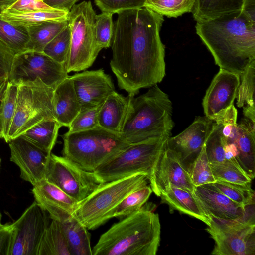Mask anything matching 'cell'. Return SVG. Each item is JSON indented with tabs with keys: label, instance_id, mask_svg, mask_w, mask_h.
<instances>
[{
	"label": "cell",
	"instance_id": "obj_1",
	"mask_svg": "<svg viewBox=\"0 0 255 255\" xmlns=\"http://www.w3.org/2000/svg\"><path fill=\"white\" fill-rule=\"evenodd\" d=\"M164 16L144 7L118 14L110 61L119 87L135 96L165 76V47L160 31Z\"/></svg>",
	"mask_w": 255,
	"mask_h": 255
},
{
	"label": "cell",
	"instance_id": "obj_2",
	"mask_svg": "<svg viewBox=\"0 0 255 255\" xmlns=\"http://www.w3.org/2000/svg\"><path fill=\"white\" fill-rule=\"evenodd\" d=\"M195 29L220 69L240 75L255 60V18L245 11L197 21Z\"/></svg>",
	"mask_w": 255,
	"mask_h": 255
},
{
	"label": "cell",
	"instance_id": "obj_3",
	"mask_svg": "<svg viewBox=\"0 0 255 255\" xmlns=\"http://www.w3.org/2000/svg\"><path fill=\"white\" fill-rule=\"evenodd\" d=\"M152 204L120 219L102 234L92 255H155L160 246L161 225Z\"/></svg>",
	"mask_w": 255,
	"mask_h": 255
},
{
	"label": "cell",
	"instance_id": "obj_4",
	"mask_svg": "<svg viewBox=\"0 0 255 255\" xmlns=\"http://www.w3.org/2000/svg\"><path fill=\"white\" fill-rule=\"evenodd\" d=\"M131 95L121 136L130 144L170 137L174 127L172 104L157 84L137 97Z\"/></svg>",
	"mask_w": 255,
	"mask_h": 255
},
{
	"label": "cell",
	"instance_id": "obj_5",
	"mask_svg": "<svg viewBox=\"0 0 255 255\" xmlns=\"http://www.w3.org/2000/svg\"><path fill=\"white\" fill-rule=\"evenodd\" d=\"M62 137V156L89 172H94L130 145L120 133L99 126L87 130L67 132Z\"/></svg>",
	"mask_w": 255,
	"mask_h": 255
},
{
	"label": "cell",
	"instance_id": "obj_6",
	"mask_svg": "<svg viewBox=\"0 0 255 255\" xmlns=\"http://www.w3.org/2000/svg\"><path fill=\"white\" fill-rule=\"evenodd\" d=\"M148 184L144 173L104 183L79 203L74 216L88 230L95 229L113 218L115 208L127 195Z\"/></svg>",
	"mask_w": 255,
	"mask_h": 255
},
{
	"label": "cell",
	"instance_id": "obj_7",
	"mask_svg": "<svg viewBox=\"0 0 255 255\" xmlns=\"http://www.w3.org/2000/svg\"><path fill=\"white\" fill-rule=\"evenodd\" d=\"M96 15L90 1L75 4L69 12L71 45L66 66L67 73L90 67L101 50L95 38Z\"/></svg>",
	"mask_w": 255,
	"mask_h": 255
},
{
	"label": "cell",
	"instance_id": "obj_8",
	"mask_svg": "<svg viewBox=\"0 0 255 255\" xmlns=\"http://www.w3.org/2000/svg\"><path fill=\"white\" fill-rule=\"evenodd\" d=\"M18 86L15 110L7 143L37 124L55 119L52 103L53 88L44 84L39 78Z\"/></svg>",
	"mask_w": 255,
	"mask_h": 255
},
{
	"label": "cell",
	"instance_id": "obj_9",
	"mask_svg": "<svg viewBox=\"0 0 255 255\" xmlns=\"http://www.w3.org/2000/svg\"><path fill=\"white\" fill-rule=\"evenodd\" d=\"M168 138L151 139L130 144L94 172L104 183L138 173H146L149 177Z\"/></svg>",
	"mask_w": 255,
	"mask_h": 255
},
{
	"label": "cell",
	"instance_id": "obj_10",
	"mask_svg": "<svg viewBox=\"0 0 255 255\" xmlns=\"http://www.w3.org/2000/svg\"><path fill=\"white\" fill-rule=\"evenodd\" d=\"M206 231L215 242L214 255H255V216L238 220L211 218Z\"/></svg>",
	"mask_w": 255,
	"mask_h": 255
},
{
	"label": "cell",
	"instance_id": "obj_11",
	"mask_svg": "<svg viewBox=\"0 0 255 255\" xmlns=\"http://www.w3.org/2000/svg\"><path fill=\"white\" fill-rule=\"evenodd\" d=\"M68 77L63 65L43 52L27 50L14 56L8 81L18 85L39 78L55 89Z\"/></svg>",
	"mask_w": 255,
	"mask_h": 255
},
{
	"label": "cell",
	"instance_id": "obj_12",
	"mask_svg": "<svg viewBox=\"0 0 255 255\" xmlns=\"http://www.w3.org/2000/svg\"><path fill=\"white\" fill-rule=\"evenodd\" d=\"M45 179L79 202L104 183L94 172L86 171L66 157L52 153Z\"/></svg>",
	"mask_w": 255,
	"mask_h": 255
},
{
	"label": "cell",
	"instance_id": "obj_13",
	"mask_svg": "<svg viewBox=\"0 0 255 255\" xmlns=\"http://www.w3.org/2000/svg\"><path fill=\"white\" fill-rule=\"evenodd\" d=\"M48 213L35 201L14 222L9 255H38L42 237L48 227Z\"/></svg>",
	"mask_w": 255,
	"mask_h": 255
},
{
	"label": "cell",
	"instance_id": "obj_14",
	"mask_svg": "<svg viewBox=\"0 0 255 255\" xmlns=\"http://www.w3.org/2000/svg\"><path fill=\"white\" fill-rule=\"evenodd\" d=\"M148 180L152 192L158 197L170 186L191 191L195 188L185 165L177 154L166 146L149 176Z\"/></svg>",
	"mask_w": 255,
	"mask_h": 255
},
{
	"label": "cell",
	"instance_id": "obj_15",
	"mask_svg": "<svg viewBox=\"0 0 255 255\" xmlns=\"http://www.w3.org/2000/svg\"><path fill=\"white\" fill-rule=\"evenodd\" d=\"M11 161L19 168L20 178L33 186L45 178L51 153L19 136L8 143Z\"/></svg>",
	"mask_w": 255,
	"mask_h": 255
},
{
	"label": "cell",
	"instance_id": "obj_16",
	"mask_svg": "<svg viewBox=\"0 0 255 255\" xmlns=\"http://www.w3.org/2000/svg\"><path fill=\"white\" fill-rule=\"evenodd\" d=\"M240 82V75L220 68L203 99L205 116L213 121L217 115L234 105Z\"/></svg>",
	"mask_w": 255,
	"mask_h": 255
},
{
	"label": "cell",
	"instance_id": "obj_17",
	"mask_svg": "<svg viewBox=\"0 0 255 255\" xmlns=\"http://www.w3.org/2000/svg\"><path fill=\"white\" fill-rule=\"evenodd\" d=\"M70 77L81 108L99 106L115 91L111 76L103 69L86 70Z\"/></svg>",
	"mask_w": 255,
	"mask_h": 255
},
{
	"label": "cell",
	"instance_id": "obj_18",
	"mask_svg": "<svg viewBox=\"0 0 255 255\" xmlns=\"http://www.w3.org/2000/svg\"><path fill=\"white\" fill-rule=\"evenodd\" d=\"M208 216L226 220H238L255 216V211L232 201L212 183L195 187L193 191Z\"/></svg>",
	"mask_w": 255,
	"mask_h": 255
},
{
	"label": "cell",
	"instance_id": "obj_19",
	"mask_svg": "<svg viewBox=\"0 0 255 255\" xmlns=\"http://www.w3.org/2000/svg\"><path fill=\"white\" fill-rule=\"evenodd\" d=\"M32 192L50 218L60 223L73 216L79 203L45 178L33 185Z\"/></svg>",
	"mask_w": 255,
	"mask_h": 255
},
{
	"label": "cell",
	"instance_id": "obj_20",
	"mask_svg": "<svg viewBox=\"0 0 255 255\" xmlns=\"http://www.w3.org/2000/svg\"><path fill=\"white\" fill-rule=\"evenodd\" d=\"M213 121L206 116L196 117L185 130L174 137H169L166 143L185 164L193 161L203 148L213 125Z\"/></svg>",
	"mask_w": 255,
	"mask_h": 255
},
{
	"label": "cell",
	"instance_id": "obj_21",
	"mask_svg": "<svg viewBox=\"0 0 255 255\" xmlns=\"http://www.w3.org/2000/svg\"><path fill=\"white\" fill-rule=\"evenodd\" d=\"M226 139L235 144L238 162L253 179L255 176V129L241 121L234 126L231 134Z\"/></svg>",
	"mask_w": 255,
	"mask_h": 255
},
{
	"label": "cell",
	"instance_id": "obj_22",
	"mask_svg": "<svg viewBox=\"0 0 255 255\" xmlns=\"http://www.w3.org/2000/svg\"><path fill=\"white\" fill-rule=\"evenodd\" d=\"M161 203L167 204L170 211L174 210L187 214L205 223L210 224L211 218L199 203L193 191L170 186L162 192L160 196Z\"/></svg>",
	"mask_w": 255,
	"mask_h": 255
},
{
	"label": "cell",
	"instance_id": "obj_23",
	"mask_svg": "<svg viewBox=\"0 0 255 255\" xmlns=\"http://www.w3.org/2000/svg\"><path fill=\"white\" fill-rule=\"evenodd\" d=\"M131 95L128 94L125 97L115 91L109 95L100 106L99 126L120 134L128 112Z\"/></svg>",
	"mask_w": 255,
	"mask_h": 255
},
{
	"label": "cell",
	"instance_id": "obj_24",
	"mask_svg": "<svg viewBox=\"0 0 255 255\" xmlns=\"http://www.w3.org/2000/svg\"><path fill=\"white\" fill-rule=\"evenodd\" d=\"M52 103L55 119L68 127L81 109L70 76L54 89Z\"/></svg>",
	"mask_w": 255,
	"mask_h": 255
},
{
	"label": "cell",
	"instance_id": "obj_25",
	"mask_svg": "<svg viewBox=\"0 0 255 255\" xmlns=\"http://www.w3.org/2000/svg\"><path fill=\"white\" fill-rule=\"evenodd\" d=\"M246 0H194L191 11L194 20L201 21L242 11Z\"/></svg>",
	"mask_w": 255,
	"mask_h": 255
},
{
	"label": "cell",
	"instance_id": "obj_26",
	"mask_svg": "<svg viewBox=\"0 0 255 255\" xmlns=\"http://www.w3.org/2000/svg\"><path fill=\"white\" fill-rule=\"evenodd\" d=\"M70 255H92L88 229L73 215L60 223Z\"/></svg>",
	"mask_w": 255,
	"mask_h": 255
},
{
	"label": "cell",
	"instance_id": "obj_27",
	"mask_svg": "<svg viewBox=\"0 0 255 255\" xmlns=\"http://www.w3.org/2000/svg\"><path fill=\"white\" fill-rule=\"evenodd\" d=\"M62 126L55 119L43 121L23 133L21 136L42 150L51 153Z\"/></svg>",
	"mask_w": 255,
	"mask_h": 255
},
{
	"label": "cell",
	"instance_id": "obj_28",
	"mask_svg": "<svg viewBox=\"0 0 255 255\" xmlns=\"http://www.w3.org/2000/svg\"><path fill=\"white\" fill-rule=\"evenodd\" d=\"M69 12L53 8L24 13L4 11L0 15V18L15 25L27 27L46 21H67Z\"/></svg>",
	"mask_w": 255,
	"mask_h": 255
},
{
	"label": "cell",
	"instance_id": "obj_29",
	"mask_svg": "<svg viewBox=\"0 0 255 255\" xmlns=\"http://www.w3.org/2000/svg\"><path fill=\"white\" fill-rule=\"evenodd\" d=\"M68 25L65 21H46L27 26L30 40L27 50L42 52L45 46Z\"/></svg>",
	"mask_w": 255,
	"mask_h": 255
},
{
	"label": "cell",
	"instance_id": "obj_30",
	"mask_svg": "<svg viewBox=\"0 0 255 255\" xmlns=\"http://www.w3.org/2000/svg\"><path fill=\"white\" fill-rule=\"evenodd\" d=\"M38 255H70L61 223L52 220L41 241Z\"/></svg>",
	"mask_w": 255,
	"mask_h": 255
},
{
	"label": "cell",
	"instance_id": "obj_31",
	"mask_svg": "<svg viewBox=\"0 0 255 255\" xmlns=\"http://www.w3.org/2000/svg\"><path fill=\"white\" fill-rule=\"evenodd\" d=\"M0 39L15 55L27 50L30 37L27 27L15 25L0 18Z\"/></svg>",
	"mask_w": 255,
	"mask_h": 255
},
{
	"label": "cell",
	"instance_id": "obj_32",
	"mask_svg": "<svg viewBox=\"0 0 255 255\" xmlns=\"http://www.w3.org/2000/svg\"><path fill=\"white\" fill-rule=\"evenodd\" d=\"M210 166L216 181L241 185L251 183L252 178L243 169L237 160H225L220 163H210Z\"/></svg>",
	"mask_w": 255,
	"mask_h": 255
},
{
	"label": "cell",
	"instance_id": "obj_33",
	"mask_svg": "<svg viewBox=\"0 0 255 255\" xmlns=\"http://www.w3.org/2000/svg\"><path fill=\"white\" fill-rule=\"evenodd\" d=\"M18 86L7 81L0 105V127L2 138L7 143L8 132L14 115Z\"/></svg>",
	"mask_w": 255,
	"mask_h": 255
},
{
	"label": "cell",
	"instance_id": "obj_34",
	"mask_svg": "<svg viewBox=\"0 0 255 255\" xmlns=\"http://www.w3.org/2000/svg\"><path fill=\"white\" fill-rule=\"evenodd\" d=\"M194 0H146L145 7L163 16L177 18L191 12Z\"/></svg>",
	"mask_w": 255,
	"mask_h": 255
},
{
	"label": "cell",
	"instance_id": "obj_35",
	"mask_svg": "<svg viewBox=\"0 0 255 255\" xmlns=\"http://www.w3.org/2000/svg\"><path fill=\"white\" fill-rule=\"evenodd\" d=\"M152 193L149 184L132 192L115 208L113 218L120 220L139 210L146 203Z\"/></svg>",
	"mask_w": 255,
	"mask_h": 255
},
{
	"label": "cell",
	"instance_id": "obj_36",
	"mask_svg": "<svg viewBox=\"0 0 255 255\" xmlns=\"http://www.w3.org/2000/svg\"><path fill=\"white\" fill-rule=\"evenodd\" d=\"M240 82L236 99L239 108L255 107V60L250 63L240 75Z\"/></svg>",
	"mask_w": 255,
	"mask_h": 255
},
{
	"label": "cell",
	"instance_id": "obj_37",
	"mask_svg": "<svg viewBox=\"0 0 255 255\" xmlns=\"http://www.w3.org/2000/svg\"><path fill=\"white\" fill-rule=\"evenodd\" d=\"M212 184L237 204L246 207L255 205V192L251 188V183L241 185L217 180Z\"/></svg>",
	"mask_w": 255,
	"mask_h": 255
},
{
	"label": "cell",
	"instance_id": "obj_38",
	"mask_svg": "<svg viewBox=\"0 0 255 255\" xmlns=\"http://www.w3.org/2000/svg\"><path fill=\"white\" fill-rule=\"evenodd\" d=\"M71 45V31L68 25L44 47L43 52L63 65L67 64Z\"/></svg>",
	"mask_w": 255,
	"mask_h": 255
},
{
	"label": "cell",
	"instance_id": "obj_39",
	"mask_svg": "<svg viewBox=\"0 0 255 255\" xmlns=\"http://www.w3.org/2000/svg\"><path fill=\"white\" fill-rule=\"evenodd\" d=\"M223 125L213 123L212 128L204 143L205 151L210 163L223 162L225 158V146L226 139L222 130Z\"/></svg>",
	"mask_w": 255,
	"mask_h": 255
},
{
	"label": "cell",
	"instance_id": "obj_40",
	"mask_svg": "<svg viewBox=\"0 0 255 255\" xmlns=\"http://www.w3.org/2000/svg\"><path fill=\"white\" fill-rule=\"evenodd\" d=\"M187 170L195 187L213 183L216 181L204 145L198 156L189 165Z\"/></svg>",
	"mask_w": 255,
	"mask_h": 255
},
{
	"label": "cell",
	"instance_id": "obj_41",
	"mask_svg": "<svg viewBox=\"0 0 255 255\" xmlns=\"http://www.w3.org/2000/svg\"><path fill=\"white\" fill-rule=\"evenodd\" d=\"M113 14L102 12L95 16V33L97 44L102 50L111 45L114 31Z\"/></svg>",
	"mask_w": 255,
	"mask_h": 255
},
{
	"label": "cell",
	"instance_id": "obj_42",
	"mask_svg": "<svg viewBox=\"0 0 255 255\" xmlns=\"http://www.w3.org/2000/svg\"><path fill=\"white\" fill-rule=\"evenodd\" d=\"M100 106L90 108H81L80 112L68 127L67 132L82 131L99 126L98 113Z\"/></svg>",
	"mask_w": 255,
	"mask_h": 255
},
{
	"label": "cell",
	"instance_id": "obj_43",
	"mask_svg": "<svg viewBox=\"0 0 255 255\" xmlns=\"http://www.w3.org/2000/svg\"><path fill=\"white\" fill-rule=\"evenodd\" d=\"M94 1L102 12L113 14L144 7L146 0H94Z\"/></svg>",
	"mask_w": 255,
	"mask_h": 255
},
{
	"label": "cell",
	"instance_id": "obj_44",
	"mask_svg": "<svg viewBox=\"0 0 255 255\" xmlns=\"http://www.w3.org/2000/svg\"><path fill=\"white\" fill-rule=\"evenodd\" d=\"M51 8L42 0H18L5 11L24 13Z\"/></svg>",
	"mask_w": 255,
	"mask_h": 255
},
{
	"label": "cell",
	"instance_id": "obj_45",
	"mask_svg": "<svg viewBox=\"0 0 255 255\" xmlns=\"http://www.w3.org/2000/svg\"><path fill=\"white\" fill-rule=\"evenodd\" d=\"M15 55L0 39V81L8 79Z\"/></svg>",
	"mask_w": 255,
	"mask_h": 255
},
{
	"label": "cell",
	"instance_id": "obj_46",
	"mask_svg": "<svg viewBox=\"0 0 255 255\" xmlns=\"http://www.w3.org/2000/svg\"><path fill=\"white\" fill-rule=\"evenodd\" d=\"M13 227L6 223L0 226V255H9L12 245Z\"/></svg>",
	"mask_w": 255,
	"mask_h": 255
},
{
	"label": "cell",
	"instance_id": "obj_47",
	"mask_svg": "<svg viewBox=\"0 0 255 255\" xmlns=\"http://www.w3.org/2000/svg\"><path fill=\"white\" fill-rule=\"evenodd\" d=\"M79 0H43L50 7L63 10L70 11L72 7Z\"/></svg>",
	"mask_w": 255,
	"mask_h": 255
},
{
	"label": "cell",
	"instance_id": "obj_48",
	"mask_svg": "<svg viewBox=\"0 0 255 255\" xmlns=\"http://www.w3.org/2000/svg\"><path fill=\"white\" fill-rule=\"evenodd\" d=\"M18 0H0V15Z\"/></svg>",
	"mask_w": 255,
	"mask_h": 255
},
{
	"label": "cell",
	"instance_id": "obj_49",
	"mask_svg": "<svg viewBox=\"0 0 255 255\" xmlns=\"http://www.w3.org/2000/svg\"><path fill=\"white\" fill-rule=\"evenodd\" d=\"M8 79H5L0 81V105L2 97L4 93L6 87ZM2 138V133L0 127V139Z\"/></svg>",
	"mask_w": 255,
	"mask_h": 255
},
{
	"label": "cell",
	"instance_id": "obj_50",
	"mask_svg": "<svg viewBox=\"0 0 255 255\" xmlns=\"http://www.w3.org/2000/svg\"><path fill=\"white\" fill-rule=\"evenodd\" d=\"M1 214L0 212V226H1L2 224H1Z\"/></svg>",
	"mask_w": 255,
	"mask_h": 255
},
{
	"label": "cell",
	"instance_id": "obj_51",
	"mask_svg": "<svg viewBox=\"0 0 255 255\" xmlns=\"http://www.w3.org/2000/svg\"></svg>",
	"mask_w": 255,
	"mask_h": 255
}]
</instances>
